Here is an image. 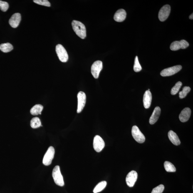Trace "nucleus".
<instances>
[{
	"label": "nucleus",
	"instance_id": "1",
	"mask_svg": "<svg viewBox=\"0 0 193 193\" xmlns=\"http://www.w3.org/2000/svg\"><path fill=\"white\" fill-rule=\"evenodd\" d=\"M72 26L74 31L80 38L84 39L86 37V30L83 24L80 21L74 20L72 22Z\"/></svg>",
	"mask_w": 193,
	"mask_h": 193
},
{
	"label": "nucleus",
	"instance_id": "2",
	"mask_svg": "<svg viewBox=\"0 0 193 193\" xmlns=\"http://www.w3.org/2000/svg\"><path fill=\"white\" fill-rule=\"evenodd\" d=\"M53 178L55 184L60 186L64 185L62 175L60 172V167L59 166H56L53 169L52 172Z\"/></svg>",
	"mask_w": 193,
	"mask_h": 193
},
{
	"label": "nucleus",
	"instance_id": "3",
	"mask_svg": "<svg viewBox=\"0 0 193 193\" xmlns=\"http://www.w3.org/2000/svg\"><path fill=\"white\" fill-rule=\"evenodd\" d=\"M56 51L59 59L62 62H66L68 61V56L67 52L62 45L58 44L57 45Z\"/></svg>",
	"mask_w": 193,
	"mask_h": 193
},
{
	"label": "nucleus",
	"instance_id": "4",
	"mask_svg": "<svg viewBox=\"0 0 193 193\" xmlns=\"http://www.w3.org/2000/svg\"><path fill=\"white\" fill-rule=\"evenodd\" d=\"M132 136L139 143H142L145 142V137L136 126H134L132 129Z\"/></svg>",
	"mask_w": 193,
	"mask_h": 193
},
{
	"label": "nucleus",
	"instance_id": "5",
	"mask_svg": "<svg viewBox=\"0 0 193 193\" xmlns=\"http://www.w3.org/2000/svg\"><path fill=\"white\" fill-rule=\"evenodd\" d=\"M55 154V150L52 146L49 147L46 154L44 156L43 163L45 166H49L52 163Z\"/></svg>",
	"mask_w": 193,
	"mask_h": 193
},
{
	"label": "nucleus",
	"instance_id": "6",
	"mask_svg": "<svg viewBox=\"0 0 193 193\" xmlns=\"http://www.w3.org/2000/svg\"><path fill=\"white\" fill-rule=\"evenodd\" d=\"M182 68V67L181 65H176L163 70L161 72L160 75L163 77L171 76L178 72Z\"/></svg>",
	"mask_w": 193,
	"mask_h": 193
},
{
	"label": "nucleus",
	"instance_id": "7",
	"mask_svg": "<svg viewBox=\"0 0 193 193\" xmlns=\"http://www.w3.org/2000/svg\"><path fill=\"white\" fill-rule=\"evenodd\" d=\"M103 68V63L100 60H97L93 64L91 67V73L95 79L98 78L100 72Z\"/></svg>",
	"mask_w": 193,
	"mask_h": 193
},
{
	"label": "nucleus",
	"instance_id": "8",
	"mask_svg": "<svg viewBox=\"0 0 193 193\" xmlns=\"http://www.w3.org/2000/svg\"><path fill=\"white\" fill-rule=\"evenodd\" d=\"M189 46V43L187 41L185 40H182L179 41L174 42L171 44L170 48L172 51H176L180 49H184L187 48Z\"/></svg>",
	"mask_w": 193,
	"mask_h": 193
},
{
	"label": "nucleus",
	"instance_id": "9",
	"mask_svg": "<svg viewBox=\"0 0 193 193\" xmlns=\"http://www.w3.org/2000/svg\"><path fill=\"white\" fill-rule=\"evenodd\" d=\"M93 148L97 152H101L105 146V143L101 137L95 136L93 139Z\"/></svg>",
	"mask_w": 193,
	"mask_h": 193
},
{
	"label": "nucleus",
	"instance_id": "10",
	"mask_svg": "<svg viewBox=\"0 0 193 193\" xmlns=\"http://www.w3.org/2000/svg\"><path fill=\"white\" fill-rule=\"evenodd\" d=\"M78 98V108L77 113H80L83 110L86 103V96L84 92L80 91L77 95Z\"/></svg>",
	"mask_w": 193,
	"mask_h": 193
},
{
	"label": "nucleus",
	"instance_id": "11",
	"mask_svg": "<svg viewBox=\"0 0 193 193\" xmlns=\"http://www.w3.org/2000/svg\"><path fill=\"white\" fill-rule=\"evenodd\" d=\"M171 6L169 5H164L161 8L159 13V18L161 22H164L167 19L170 14Z\"/></svg>",
	"mask_w": 193,
	"mask_h": 193
},
{
	"label": "nucleus",
	"instance_id": "12",
	"mask_svg": "<svg viewBox=\"0 0 193 193\" xmlns=\"http://www.w3.org/2000/svg\"><path fill=\"white\" fill-rule=\"evenodd\" d=\"M138 174L135 171H132L127 174L126 179V182L129 187H133L137 180Z\"/></svg>",
	"mask_w": 193,
	"mask_h": 193
},
{
	"label": "nucleus",
	"instance_id": "13",
	"mask_svg": "<svg viewBox=\"0 0 193 193\" xmlns=\"http://www.w3.org/2000/svg\"><path fill=\"white\" fill-rule=\"evenodd\" d=\"M21 20V14L19 13H16L12 15L9 20V23L12 27H17Z\"/></svg>",
	"mask_w": 193,
	"mask_h": 193
},
{
	"label": "nucleus",
	"instance_id": "14",
	"mask_svg": "<svg viewBox=\"0 0 193 193\" xmlns=\"http://www.w3.org/2000/svg\"><path fill=\"white\" fill-rule=\"evenodd\" d=\"M191 110L189 108H184L182 110L179 115V120L182 122L187 121L190 118L191 115Z\"/></svg>",
	"mask_w": 193,
	"mask_h": 193
},
{
	"label": "nucleus",
	"instance_id": "15",
	"mask_svg": "<svg viewBox=\"0 0 193 193\" xmlns=\"http://www.w3.org/2000/svg\"><path fill=\"white\" fill-rule=\"evenodd\" d=\"M152 100V94L150 90H146L143 95V103L146 109L150 108Z\"/></svg>",
	"mask_w": 193,
	"mask_h": 193
},
{
	"label": "nucleus",
	"instance_id": "16",
	"mask_svg": "<svg viewBox=\"0 0 193 193\" xmlns=\"http://www.w3.org/2000/svg\"><path fill=\"white\" fill-rule=\"evenodd\" d=\"M126 12L123 9H120L115 13L114 16V19L116 21L121 22H123L126 17Z\"/></svg>",
	"mask_w": 193,
	"mask_h": 193
},
{
	"label": "nucleus",
	"instance_id": "17",
	"mask_svg": "<svg viewBox=\"0 0 193 193\" xmlns=\"http://www.w3.org/2000/svg\"><path fill=\"white\" fill-rule=\"evenodd\" d=\"M161 110L160 107H156L154 109L153 112L149 120L151 125H153L156 122L160 115Z\"/></svg>",
	"mask_w": 193,
	"mask_h": 193
},
{
	"label": "nucleus",
	"instance_id": "18",
	"mask_svg": "<svg viewBox=\"0 0 193 193\" xmlns=\"http://www.w3.org/2000/svg\"><path fill=\"white\" fill-rule=\"evenodd\" d=\"M168 137L169 140L174 145L178 146L180 145L181 142L177 134L173 131L171 130L168 133Z\"/></svg>",
	"mask_w": 193,
	"mask_h": 193
},
{
	"label": "nucleus",
	"instance_id": "19",
	"mask_svg": "<svg viewBox=\"0 0 193 193\" xmlns=\"http://www.w3.org/2000/svg\"><path fill=\"white\" fill-rule=\"evenodd\" d=\"M43 107L41 105H35L30 110V112L32 115L36 116L41 115V112L42 111Z\"/></svg>",
	"mask_w": 193,
	"mask_h": 193
},
{
	"label": "nucleus",
	"instance_id": "20",
	"mask_svg": "<svg viewBox=\"0 0 193 193\" xmlns=\"http://www.w3.org/2000/svg\"><path fill=\"white\" fill-rule=\"evenodd\" d=\"M13 47L9 43L1 44L0 45V50L3 52L8 53L12 51Z\"/></svg>",
	"mask_w": 193,
	"mask_h": 193
},
{
	"label": "nucleus",
	"instance_id": "21",
	"mask_svg": "<svg viewBox=\"0 0 193 193\" xmlns=\"http://www.w3.org/2000/svg\"><path fill=\"white\" fill-rule=\"evenodd\" d=\"M107 184V182L105 181H102V182L99 183L94 189L93 192L97 193L101 192L106 187Z\"/></svg>",
	"mask_w": 193,
	"mask_h": 193
},
{
	"label": "nucleus",
	"instance_id": "22",
	"mask_svg": "<svg viewBox=\"0 0 193 193\" xmlns=\"http://www.w3.org/2000/svg\"><path fill=\"white\" fill-rule=\"evenodd\" d=\"M164 169L167 172H175L176 168L173 164L169 162L166 161L164 162Z\"/></svg>",
	"mask_w": 193,
	"mask_h": 193
},
{
	"label": "nucleus",
	"instance_id": "23",
	"mask_svg": "<svg viewBox=\"0 0 193 193\" xmlns=\"http://www.w3.org/2000/svg\"><path fill=\"white\" fill-rule=\"evenodd\" d=\"M31 126L33 128H37L41 127V122L39 118L35 117L32 119L31 121Z\"/></svg>",
	"mask_w": 193,
	"mask_h": 193
},
{
	"label": "nucleus",
	"instance_id": "24",
	"mask_svg": "<svg viewBox=\"0 0 193 193\" xmlns=\"http://www.w3.org/2000/svg\"><path fill=\"white\" fill-rule=\"evenodd\" d=\"M190 90L191 88L190 87L187 86L184 87L183 88L182 91L179 92V98L182 99L185 98L186 95H187V94L190 91Z\"/></svg>",
	"mask_w": 193,
	"mask_h": 193
},
{
	"label": "nucleus",
	"instance_id": "25",
	"mask_svg": "<svg viewBox=\"0 0 193 193\" xmlns=\"http://www.w3.org/2000/svg\"><path fill=\"white\" fill-rule=\"evenodd\" d=\"M182 84V83L181 82H177L175 85L172 88L171 90V94L173 95L176 94L179 91Z\"/></svg>",
	"mask_w": 193,
	"mask_h": 193
},
{
	"label": "nucleus",
	"instance_id": "26",
	"mask_svg": "<svg viewBox=\"0 0 193 193\" xmlns=\"http://www.w3.org/2000/svg\"><path fill=\"white\" fill-rule=\"evenodd\" d=\"M142 69V67L139 63L138 60V57L137 56L136 57L135 63H134V65L133 67V70L134 71L136 72L141 71Z\"/></svg>",
	"mask_w": 193,
	"mask_h": 193
},
{
	"label": "nucleus",
	"instance_id": "27",
	"mask_svg": "<svg viewBox=\"0 0 193 193\" xmlns=\"http://www.w3.org/2000/svg\"><path fill=\"white\" fill-rule=\"evenodd\" d=\"M33 1L37 4L42 6H48V7L51 6V4L49 1L47 0H34Z\"/></svg>",
	"mask_w": 193,
	"mask_h": 193
},
{
	"label": "nucleus",
	"instance_id": "28",
	"mask_svg": "<svg viewBox=\"0 0 193 193\" xmlns=\"http://www.w3.org/2000/svg\"><path fill=\"white\" fill-rule=\"evenodd\" d=\"M164 187L163 184H160L153 189L151 193H162L164 190Z\"/></svg>",
	"mask_w": 193,
	"mask_h": 193
},
{
	"label": "nucleus",
	"instance_id": "29",
	"mask_svg": "<svg viewBox=\"0 0 193 193\" xmlns=\"http://www.w3.org/2000/svg\"><path fill=\"white\" fill-rule=\"evenodd\" d=\"M9 4L6 1H0V9L3 11H7L9 8Z\"/></svg>",
	"mask_w": 193,
	"mask_h": 193
},
{
	"label": "nucleus",
	"instance_id": "30",
	"mask_svg": "<svg viewBox=\"0 0 193 193\" xmlns=\"http://www.w3.org/2000/svg\"><path fill=\"white\" fill-rule=\"evenodd\" d=\"M189 18L190 19H192V20L193 19V14L192 13V14H191L190 16L189 17Z\"/></svg>",
	"mask_w": 193,
	"mask_h": 193
}]
</instances>
